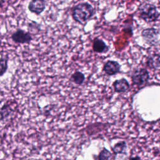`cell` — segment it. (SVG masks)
Segmentation results:
<instances>
[{
	"instance_id": "5b68a950",
	"label": "cell",
	"mask_w": 160,
	"mask_h": 160,
	"mask_svg": "<svg viewBox=\"0 0 160 160\" xmlns=\"http://www.w3.org/2000/svg\"><path fill=\"white\" fill-rule=\"evenodd\" d=\"M11 38L13 42L17 44H29L32 39L29 32L25 31L21 29H18L14 32L11 34Z\"/></svg>"
},
{
	"instance_id": "7a4b0ae2",
	"label": "cell",
	"mask_w": 160,
	"mask_h": 160,
	"mask_svg": "<svg viewBox=\"0 0 160 160\" xmlns=\"http://www.w3.org/2000/svg\"><path fill=\"white\" fill-rule=\"evenodd\" d=\"M139 16L146 22H153L158 20L159 12L157 6L151 2H144L138 8Z\"/></svg>"
},
{
	"instance_id": "9a60e30c",
	"label": "cell",
	"mask_w": 160,
	"mask_h": 160,
	"mask_svg": "<svg viewBox=\"0 0 160 160\" xmlns=\"http://www.w3.org/2000/svg\"><path fill=\"white\" fill-rule=\"evenodd\" d=\"M112 153L108 150L106 148H104L99 153L98 158L100 160H105V159H109L112 158Z\"/></svg>"
},
{
	"instance_id": "3957f363",
	"label": "cell",
	"mask_w": 160,
	"mask_h": 160,
	"mask_svg": "<svg viewBox=\"0 0 160 160\" xmlns=\"http://www.w3.org/2000/svg\"><path fill=\"white\" fill-rule=\"evenodd\" d=\"M159 30L154 28L144 29L141 32V36L144 41L149 46H156L159 44Z\"/></svg>"
},
{
	"instance_id": "ba28073f",
	"label": "cell",
	"mask_w": 160,
	"mask_h": 160,
	"mask_svg": "<svg viewBox=\"0 0 160 160\" xmlns=\"http://www.w3.org/2000/svg\"><path fill=\"white\" fill-rule=\"evenodd\" d=\"M112 86L115 92L120 93L127 91L130 88V84L126 79L121 78L116 80L112 83Z\"/></svg>"
},
{
	"instance_id": "6da1fadb",
	"label": "cell",
	"mask_w": 160,
	"mask_h": 160,
	"mask_svg": "<svg viewBox=\"0 0 160 160\" xmlns=\"http://www.w3.org/2000/svg\"><path fill=\"white\" fill-rule=\"evenodd\" d=\"M95 12L94 8L90 3L81 2L72 7L71 16L76 22L84 24L94 16Z\"/></svg>"
},
{
	"instance_id": "4fadbf2b",
	"label": "cell",
	"mask_w": 160,
	"mask_h": 160,
	"mask_svg": "<svg viewBox=\"0 0 160 160\" xmlns=\"http://www.w3.org/2000/svg\"><path fill=\"white\" fill-rule=\"evenodd\" d=\"M127 145L124 141H119L114 144L112 148V151L115 154L124 153L126 149Z\"/></svg>"
},
{
	"instance_id": "52a82bcc",
	"label": "cell",
	"mask_w": 160,
	"mask_h": 160,
	"mask_svg": "<svg viewBox=\"0 0 160 160\" xmlns=\"http://www.w3.org/2000/svg\"><path fill=\"white\" fill-rule=\"evenodd\" d=\"M102 69L107 75L113 76L120 72L121 65L116 61L109 60L104 64Z\"/></svg>"
},
{
	"instance_id": "7c38bea8",
	"label": "cell",
	"mask_w": 160,
	"mask_h": 160,
	"mask_svg": "<svg viewBox=\"0 0 160 160\" xmlns=\"http://www.w3.org/2000/svg\"><path fill=\"white\" fill-rule=\"evenodd\" d=\"M85 76L82 72L80 71L74 72L70 78V81L78 85H81L82 84H83Z\"/></svg>"
},
{
	"instance_id": "30bf717a",
	"label": "cell",
	"mask_w": 160,
	"mask_h": 160,
	"mask_svg": "<svg viewBox=\"0 0 160 160\" xmlns=\"http://www.w3.org/2000/svg\"><path fill=\"white\" fill-rule=\"evenodd\" d=\"M147 66L152 69H159L160 66V56L159 54L150 55L146 61Z\"/></svg>"
},
{
	"instance_id": "277c9868",
	"label": "cell",
	"mask_w": 160,
	"mask_h": 160,
	"mask_svg": "<svg viewBox=\"0 0 160 160\" xmlns=\"http://www.w3.org/2000/svg\"><path fill=\"white\" fill-rule=\"evenodd\" d=\"M149 74L147 69L140 68L135 69L131 74V80L134 84L141 86L148 81Z\"/></svg>"
},
{
	"instance_id": "8fae6325",
	"label": "cell",
	"mask_w": 160,
	"mask_h": 160,
	"mask_svg": "<svg viewBox=\"0 0 160 160\" xmlns=\"http://www.w3.org/2000/svg\"><path fill=\"white\" fill-rule=\"evenodd\" d=\"M12 112V109L8 102L4 104L0 108V121L6 120Z\"/></svg>"
},
{
	"instance_id": "8992f818",
	"label": "cell",
	"mask_w": 160,
	"mask_h": 160,
	"mask_svg": "<svg viewBox=\"0 0 160 160\" xmlns=\"http://www.w3.org/2000/svg\"><path fill=\"white\" fill-rule=\"evenodd\" d=\"M46 0H31L28 4V10L36 15H40L46 9Z\"/></svg>"
},
{
	"instance_id": "9c48e42d",
	"label": "cell",
	"mask_w": 160,
	"mask_h": 160,
	"mask_svg": "<svg viewBox=\"0 0 160 160\" xmlns=\"http://www.w3.org/2000/svg\"><path fill=\"white\" fill-rule=\"evenodd\" d=\"M92 49L98 53H104L109 51V48L103 40L95 38L92 41Z\"/></svg>"
},
{
	"instance_id": "5bb4252c",
	"label": "cell",
	"mask_w": 160,
	"mask_h": 160,
	"mask_svg": "<svg viewBox=\"0 0 160 160\" xmlns=\"http://www.w3.org/2000/svg\"><path fill=\"white\" fill-rule=\"evenodd\" d=\"M8 68V56L7 55L0 58V77L4 76Z\"/></svg>"
}]
</instances>
